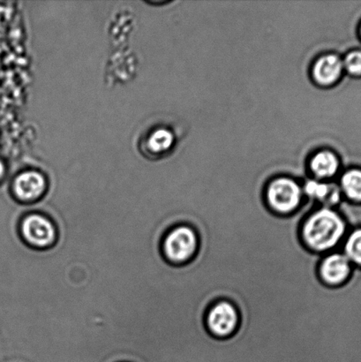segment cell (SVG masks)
I'll return each instance as SVG.
<instances>
[{
  "label": "cell",
  "mask_w": 361,
  "mask_h": 362,
  "mask_svg": "<svg viewBox=\"0 0 361 362\" xmlns=\"http://www.w3.org/2000/svg\"><path fill=\"white\" fill-rule=\"evenodd\" d=\"M348 232V223L341 213L325 206L311 212L300 230L304 245L318 254L338 251Z\"/></svg>",
  "instance_id": "cell-1"
},
{
  "label": "cell",
  "mask_w": 361,
  "mask_h": 362,
  "mask_svg": "<svg viewBox=\"0 0 361 362\" xmlns=\"http://www.w3.org/2000/svg\"><path fill=\"white\" fill-rule=\"evenodd\" d=\"M199 239L190 226L179 225L173 227L162 240V253L166 261L172 264L189 262L196 255Z\"/></svg>",
  "instance_id": "cell-2"
},
{
  "label": "cell",
  "mask_w": 361,
  "mask_h": 362,
  "mask_svg": "<svg viewBox=\"0 0 361 362\" xmlns=\"http://www.w3.org/2000/svg\"><path fill=\"white\" fill-rule=\"evenodd\" d=\"M302 188L296 181L279 178L271 181L264 191L268 207L278 215H290L298 211L304 201Z\"/></svg>",
  "instance_id": "cell-3"
},
{
  "label": "cell",
  "mask_w": 361,
  "mask_h": 362,
  "mask_svg": "<svg viewBox=\"0 0 361 362\" xmlns=\"http://www.w3.org/2000/svg\"><path fill=\"white\" fill-rule=\"evenodd\" d=\"M20 235L24 243L35 250L51 247L57 240L54 223L40 213L24 216L20 222Z\"/></svg>",
  "instance_id": "cell-4"
},
{
  "label": "cell",
  "mask_w": 361,
  "mask_h": 362,
  "mask_svg": "<svg viewBox=\"0 0 361 362\" xmlns=\"http://www.w3.org/2000/svg\"><path fill=\"white\" fill-rule=\"evenodd\" d=\"M239 315L235 305L227 300L215 303L208 310L205 317V325L208 332L217 338H227L238 327Z\"/></svg>",
  "instance_id": "cell-5"
},
{
  "label": "cell",
  "mask_w": 361,
  "mask_h": 362,
  "mask_svg": "<svg viewBox=\"0 0 361 362\" xmlns=\"http://www.w3.org/2000/svg\"><path fill=\"white\" fill-rule=\"evenodd\" d=\"M353 264L341 251L326 254L320 262L318 275L330 286L344 285L351 276Z\"/></svg>",
  "instance_id": "cell-6"
},
{
  "label": "cell",
  "mask_w": 361,
  "mask_h": 362,
  "mask_svg": "<svg viewBox=\"0 0 361 362\" xmlns=\"http://www.w3.org/2000/svg\"><path fill=\"white\" fill-rule=\"evenodd\" d=\"M47 187V180L40 173L24 172L14 179L11 187V193L18 202L31 204L40 200Z\"/></svg>",
  "instance_id": "cell-7"
},
{
  "label": "cell",
  "mask_w": 361,
  "mask_h": 362,
  "mask_svg": "<svg viewBox=\"0 0 361 362\" xmlns=\"http://www.w3.org/2000/svg\"><path fill=\"white\" fill-rule=\"evenodd\" d=\"M343 69V63L337 56L329 55L318 60L314 69V76L318 83L331 84L338 79Z\"/></svg>",
  "instance_id": "cell-8"
},
{
  "label": "cell",
  "mask_w": 361,
  "mask_h": 362,
  "mask_svg": "<svg viewBox=\"0 0 361 362\" xmlns=\"http://www.w3.org/2000/svg\"><path fill=\"white\" fill-rule=\"evenodd\" d=\"M338 251L345 254L353 265L361 268V227L350 230Z\"/></svg>",
  "instance_id": "cell-9"
},
{
  "label": "cell",
  "mask_w": 361,
  "mask_h": 362,
  "mask_svg": "<svg viewBox=\"0 0 361 362\" xmlns=\"http://www.w3.org/2000/svg\"><path fill=\"white\" fill-rule=\"evenodd\" d=\"M311 168L316 176L321 178H330L338 172V161L331 152H320L311 162Z\"/></svg>",
  "instance_id": "cell-10"
},
{
  "label": "cell",
  "mask_w": 361,
  "mask_h": 362,
  "mask_svg": "<svg viewBox=\"0 0 361 362\" xmlns=\"http://www.w3.org/2000/svg\"><path fill=\"white\" fill-rule=\"evenodd\" d=\"M343 192L349 201L361 204V171L352 170L345 173L341 180Z\"/></svg>",
  "instance_id": "cell-11"
},
{
  "label": "cell",
  "mask_w": 361,
  "mask_h": 362,
  "mask_svg": "<svg viewBox=\"0 0 361 362\" xmlns=\"http://www.w3.org/2000/svg\"><path fill=\"white\" fill-rule=\"evenodd\" d=\"M172 144V134L166 129H158L148 138V147L154 153L159 154L168 151Z\"/></svg>",
  "instance_id": "cell-12"
},
{
  "label": "cell",
  "mask_w": 361,
  "mask_h": 362,
  "mask_svg": "<svg viewBox=\"0 0 361 362\" xmlns=\"http://www.w3.org/2000/svg\"><path fill=\"white\" fill-rule=\"evenodd\" d=\"M346 69L353 76H360L361 74V52H353L349 53L345 59L344 63Z\"/></svg>",
  "instance_id": "cell-13"
},
{
  "label": "cell",
  "mask_w": 361,
  "mask_h": 362,
  "mask_svg": "<svg viewBox=\"0 0 361 362\" xmlns=\"http://www.w3.org/2000/svg\"><path fill=\"white\" fill-rule=\"evenodd\" d=\"M4 175H5V165H4L3 162L0 160V180L3 178Z\"/></svg>",
  "instance_id": "cell-14"
}]
</instances>
